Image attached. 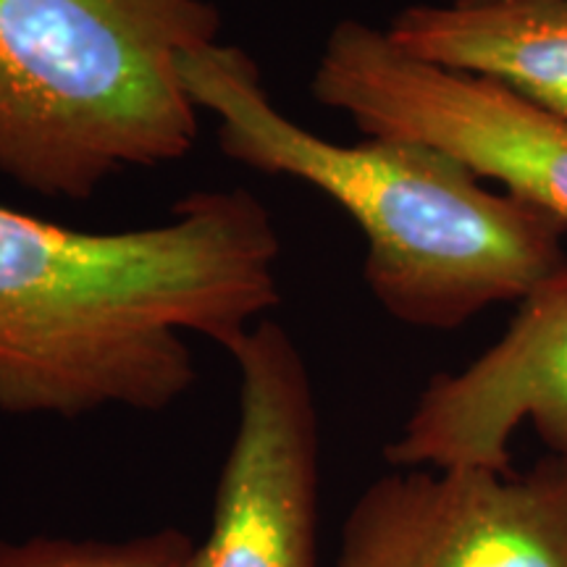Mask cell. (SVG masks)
Wrapping results in <instances>:
<instances>
[{"mask_svg":"<svg viewBox=\"0 0 567 567\" xmlns=\"http://www.w3.org/2000/svg\"><path fill=\"white\" fill-rule=\"evenodd\" d=\"M279 258L250 189L193 193L168 221L103 234L0 205V410L172 408L197 379L184 334L231 352L281 302Z\"/></svg>","mask_w":567,"mask_h":567,"instance_id":"1","label":"cell"},{"mask_svg":"<svg viewBox=\"0 0 567 567\" xmlns=\"http://www.w3.org/2000/svg\"><path fill=\"white\" fill-rule=\"evenodd\" d=\"M182 74L197 109L216 116L226 158L300 179L350 213L365 237L368 289L396 321L455 331L567 266L565 226L547 210L492 193L465 163L423 142L318 137L276 109L243 48H203Z\"/></svg>","mask_w":567,"mask_h":567,"instance_id":"2","label":"cell"},{"mask_svg":"<svg viewBox=\"0 0 567 567\" xmlns=\"http://www.w3.org/2000/svg\"><path fill=\"white\" fill-rule=\"evenodd\" d=\"M210 0H0V174L87 203L111 176L184 161L182 63L216 45Z\"/></svg>","mask_w":567,"mask_h":567,"instance_id":"3","label":"cell"},{"mask_svg":"<svg viewBox=\"0 0 567 567\" xmlns=\"http://www.w3.org/2000/svg\"><path fill=\"white\" fill-rule=\"evenodd\" d=\"M310 92L365 137L439 147L567 229V124L505 84L415 59L386 30L344 19L326 38Z\"/></svg>","mask_w":567,"mask_h":567,"instance_id":"4","label":"cell"},{"mask_svg":"<svg viewBox=\"0 0 567 567\" xmlns=\"http://www.w3.org/2000/svg\"><path fill=\"white\" fill-rule=\"evenodd\" d=\"M239 417L193 567H318V408L300 350L258 321L229 352Z\"/></svg>","mask_w":567,"mask_h":567,"instance_id":"5","label":"cell"},{"mask_svg":"<svg viewBox=\"0 0 567 567\" xmlns=\"http://www.w3.org/2000/svg\"><path fill=\"white\" fill-rule=\"evenodd\" d=\"M337 567H567V463L381 476L347 515Z\"/></svg>","mask_w":567,"mask_h":567,"instance_id":"6","label":"cell"},{"mask_svg":"<svg viewBox=\"0 0 567 567\" xmlns=\"http://www.w3.org/2000/svg\"><path fill=\"white\" fill-rule=\"evenodd\" d=\"M523 423L567 463V266L523 297L499 342L429 381L384 455L396 467L513 471Z\"/></svg>","mask_w":567,"mask_h":567,"instance_id":"7","label":"cell"},{"mask_svg":"<svg viewBox=\"0 0 567 567\" xmlns=\"http://www.w3.org/2000/svg\"><path fill=\"white\" fill-rule=\"evenodd\" d=\"M389 40L415 59L505 84L567 124V0L408 6Z\"/></svg>","mask_w":567,"mask_h":567,"instance_id":"8","label":"cell"},{"mask_svg":"<svg viewBox=\"0 0 567 567\" xmlns=\"http://www.w3.org/2000/svg\"><path fill=\"white\" fill-rule=\"evenodd\" d=\"M193 536L161 528L126 542L34 536L0 542V567H193Z\"/></svg>","mask_w":567,"mask_h":567,"instance_id":"9","label":"cell"},{"mask_svg":"<svg viewBox=\"0 0 567 567\" xmlns=\"http://www.w3.org/2000/svg\"><path fill=\"white\" fill-rule=\"evenodd\" d=\"M446 3H471V0H446Z\"/></svg>","mask_w":567,"mask_h":567,"instance_id":"10","label":"cell"}]
</instances>
